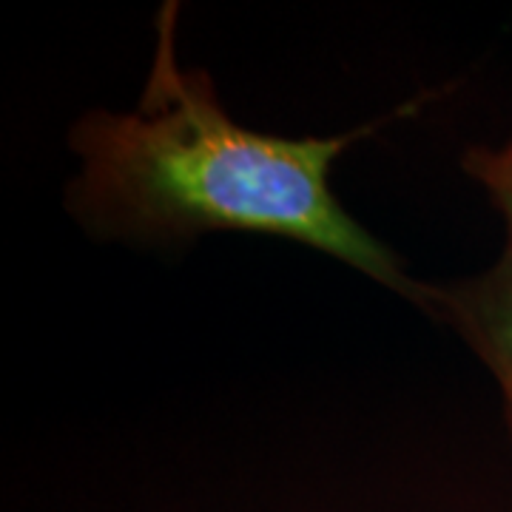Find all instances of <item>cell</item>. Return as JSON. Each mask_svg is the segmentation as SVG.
<instances>
[{"label":"cell","mask_w":512,"mask_h":512,"mask_svg":"<svg viewBox=\"0 0 512 512\" xmlns=\"http://www.w3.org/2000/svg\"><path fill=\"white\" fill-rule=\"evenodd\" d=\"M339 137H276L222 109L211 77L177 60V3L157 18V49L137 109L83 114L72 128L80 171L69 185L74 217L109 239L183 242L205 231H254L336 256L384 288L419 302L421 282L345 211L330 165L356 140L393 123Z\"/></svg>","instance_id":"obj_1"},{"label":"cell","mask_w":512,"mask_h":512,"mask_svg":"<svg viewBox=\"0 0 512 512\" xmlns=\"http://www.w3.org/2000/svg\"><path fill=\"white\" fill-rule=\"evenodd\" d=\"M416 305L456 330L490 367L504 396L512 436V242L481 274L447 285L421 282Z\"/></svg>","instance_id":"obj_2"},{"label":"cell","mask_w":512,"mask_h":512,"mask_svg":"<svg viewBox=\"0 0 512 512\" xmlns=\"http://www.w3.org/2000/svg\"><path fill=\"white\" fill-rule=\"evenodd\" d=\"M461 165L476 183H481L487 197L493 200L498 214L507 222V234H510L507 242H512V140L495 148H467Z\"/></svg>","instance_id":"obj_3"}]
</instances>
